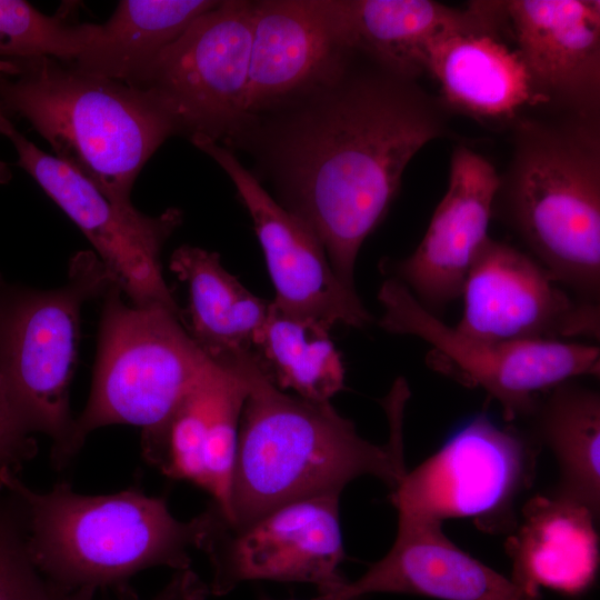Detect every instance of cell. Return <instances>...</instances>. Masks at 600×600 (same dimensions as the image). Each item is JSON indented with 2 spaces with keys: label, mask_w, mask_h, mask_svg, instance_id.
<instances>
[{
  "label": "cell",
  "mask_w": 600,
  "mask_h": 600,
  "mask_svg": "<svg viewBox=\"0 0 600 600\" xmlns=\"http://www.w3.org/2000/svg\"><path fill=\"white\" fill-rule=\"evenodd\" d=\"M374 66L357 73L350 66L333 86L291 107L267 144L278 202L313 231L338 279L354 291L359 251L407 166L448 130L442 103L416 80Z\"/></svg>",
  "instance_id": "obj_1"
},
{
  "label": "cell",
  "mask_w": 600,
  "mask_h": 600,
  "mask_svg": "<svg viewBox=\"0 0 600 600\" xmlns=\"http://www.w3.org/2000/svg\"><path fill=\"white\" fill-rule=\"evenodd\" d=\"M248 393L243 403L226 523L242 528L284 504L340 494L371 476L393 490L407 473L402 426L410 391L398 378L384 398L390 437L363 439L330 402H313L277 388L254 358L232 368Z\"/></svg>",
  "instance_id": "obj_2"
},
{
  "label": "cell",
  "mask_w": 600,
  "mask_h": 600,
  "mask_svg": "<svg viewBox=\"0 0 600 600\" xmlns=\"http://www.w3.org/2000/svg\"><path fill=\"white\" fill-rule=\"evenodd\" d=\"M0 490L17 501L30 559L53 588L112 589L121 600L137 598L129 580L144 569H190L189 551L203 549L217 518L212 503L180 521L164 497L147 496L138 487L84 496L59 482L49 492H37L10 470L0 472Z\"/></svg>",
  "instance_id": "obj_3"
},
{
  "label": "cell",
  "mask_w": 600,
  "mask_h": 600,
  "mask_svg": "<svg viewBox=\"0 0 600 600\" xmlns=\"http://www.w3.org/2000/svg\"><path fill=\"white\" fill-rule=\"evenodd\" d=\"M0 111L22 119L54 157L124 210L141 169L178 126L151 90L49 56L0 59Z\"/></svg>",
  "instance_id": "obj_4"
},
{
  "label": "cell",
  "mask_w": 600,
  "mask_h": 600,
  "mask_svg": "<svg viewBox=\"0 0 600 600\" xmlns=\"http://www.w3.org/2000/svg\"><path fill=\"white\" fill-rule=\"evenodd\" d=\"M498 200L506 223L554 280L599 303L598 120L517 121L514 153Z\"/></svg>",
  "instance_id": "obj_5"
},
{
  "label": "cell",
  "mask_w": 600,
  "mask_h": 600,
  "mask_svg": "<svg viewBox=\"0 0 600 600\" xmlns=\"http://www.w3.org/2000/svg\"><path fill=\"white\" fill-rule=\"evenodd\" d=\"M113 283L102 296L98 353L88 403L74 419V454L101 427L128 424L153 438L213 363L196 344L181 313L134 306Z\"/></svg>",
  "instance_id": "obj_6"
},
{
  "label": "cell",
  "mask_w": 600,
  "mask_h": 600,
  "mask_svg": "<svg viewBox=\"0 0 600 600\" xmlns=\"http://www.w3.org/2000/svg\"><path fill=\"white\" fill-rule=\"evenodd\" d=\"M113 283L116 278L92 251L71 258L67 280L57 289L18 288L0 280V371L27 429L51 439L57 468L74 456L69 389L81 308Z\"/></svg>",
  "instance_id": "obj_7"
},
{
  "label": "cell",
  "mask_w": 600,
  "mask_h": 600,
  "mask_svg": "<svg viewBox=\"0 0 600 600\" xmlns=\"http://www.w3.org/2000/svg\"><path fill=\"white\" fill-rule=\"evenodd\" d=\"M380 327L417 337L433 349L438 370L479 387L501 407L507 421L527 418L540 396L580 377H599L600 349L563 340L490 341L469 337L423 307L390 277L378 292Z\"/></svg>",
  "instance_id": "obj_8"
},
{
  "label": "cell",
  "mask_w": 600,
  "mask_h": 600,
  "mask_svg": "<svg viewBox=\"0 0 600 600\" xmlns=\"http://www.w3.org/2000/svg\"><path fill=\"white\" fill-rule=\"evenodd\" d=\"M539 446L479 413L459 426L391 490L398 517L471 519L486 532L512 531L518 497L534 478Z\"/></svg>",
  "instance_id": "obj_9"
},
{
  "label": "cell",
  "mask_w": 600,
  "mask_h": 600,
  "mask_svg": "<svg viewBox=\"0 0 600 600\" xmlns=\"http://www.w3.org/2000/svg\"><path fill=\"white\" fill-rule=\"evenodd\" d=\"M251 41L252 1H220L161 51L136 87L166 103L179 133L229 143L251 123Z\"/></svg>",
  "instance_id": "obj_10"
},
{
  "label": "cell",
  "mask_w": 600,
  "mask_h": 600,
  "mask_svg": "<svg viewBox=\"0 0 600 600\" xmlns=\"http://www.w3.org/2000/svg\"><path fill=\"white\" fill-rule=\"evenodd\" d=\"M0 133L13 144L16 164L82 231L129 302L139 307L160 304L180 312L160 261L163 244L182 222L179 209L170 208L156 217L121 209L84 176L39 149L1 111Z\"/></svg>",
  "instance_id": "obj_11"
},
{
  "label": "cell",
  "mask_w": 600,
  "mask_h": 600,
  "mask_svg": "<svg viewBox=\"0 0 600 600\" xmlns=\"http://www.w3.org/2000/svg\"><path fill=\"white\" fill-rule=\"evenodd\" d=\"M339 499L323 494L298 500L238 529L218 511L202 549L213 568L210 593L222 596L251 580L311 583L320 593L344 586Z\"/></svg>",
  "instance_id": "obj_12"
},
{
  "label": "cell",
  "mask_w": 600,
  "mask_h": 600,
  "mask_svg": "<svg viewBox=\"0 0 600 600\" xmlns=\"http://www.w3.org/2000/svg\"><path fill=\"white\" fill-rule=\"evenodd\" d=\"M456 328L490 341H599L600 304L561 289L531 254L489 239L466 277Z\"/></svg>",
  "instance_id": "obj_13"
},
{
  "label": "cell",
  "mask_w": 600,
  "mask_h": 600,
  "mask_svg": "<svg viewBox=\"0 0 600 600\" xmlns=\"http://www.w3.org/2000/svg\"><path fill=\"white\" fill-rule=\"evenodd\" d=\"M356 53L338 0L252 1L250 127L266 112L291 108L333 86Z\"/></svg>",
  "instance_id": "obj_14"
},
{
  "label": "cell",
  "mask_w": 600,
  "mask_h": 600,
  "mask_svg": "<svg viewBox=\"0 0 600 600\" xmlns=\"http://www.w3.org/2000/svg\"><path fill=\"white\" fill-rule=\"evenodd\" d=\"M190 140L224 170L247 208L274 287L272 302L329 328L368 326L372 316L357 291L338 279L313 231L274 200L230 149L202 136Z\"/></svg>",
  "instance_id": "obj_15"
},
{
  "label": "cell",
  "mask_w": 600,
  "mask_h": 600,
  "mask_svg": "<svg viewBox=\"0 0 600 600\" xmlns=\"http://www.w3.org/2000/svg\"><path fill=\"white\" fill-rule=\"evenodd\" d=\"M500 184L501 177L483 156L456 148L447 192L422 240L409 257L390 266L391 277L431 312L460 298L468 271L490 239Z\"/></svg>",
  "instance_id": "obj_16"
},
{
  "label": "cell",
  "mask_w": 600,
  "mask_h": 600,
  "mask_svg": "<svg viewBox=\"0 0 600 600\" xmlns=\"http://www.w3.org/2000/svg\"><path fill=\"white\" fill-rule=\"evenodd\" d=\"M510 31L542 104L598 120L600 2L506 1Z\"/></svg>",
  "instance_id": "obj_17"
},
{
  "label": "cell",
  "mask_w": 600,
  "mask_h": 600,
  "mask_svg": "<svg viewBox=\"0 0 600 600\" xmlns=\"http://www.w3.org/2000/svg\"><path fill=\"white\" fill-rule=\"evenodd\" d=\"M341 590L358 599L379 592L439 600L541 599L457 547L442 522L413 517H398L390 550Z\"/></svg>",
  "instance_id": "obj_18"
},
{
  "label": "cell",
  "mask_w": 600,
  "mask_h": 600,
  "mask_svg": "<svg viewBox=\"0 0 600 600\" xmlns=\"http://www.w3.org/2000/svg\"><path fill=\"white\" fill-rule=\"evenodd\" d=\"M338 7L357 53L416 81L424 73V52L434 39L459 31H510L506 1H472L459 9L430 0H338Z\"/></svg>",
  "instance_id": "obj_19"
},
{
  "label": "cell",
  "mask_w": 600,
  "mask_h": 600,
  "mask_svg": "<svg viewBox=\"0 0 600 600\" xmlns=\"http://www.w3.org/2000/svg\"><path fill=\"white\" fill-rule=\"evenodd\" d=\"M596 519L584 507L552 493L529 499L506 542L510 579L534 597L541 588L569 597L586 593L599 569Z\"/></svg>",
  "instance_id": "obj_20"
},
{
  "label": "cell",
  "mask_w": 600,
  "mask_h": 600,
  "mask_svg": "<svg viewBox=\"0 0 600 600\" xmlns=\"http://www.w3.org/2000/svg\"><path fill=\"white\" fill-rule=\"evenodd\" d=\"M423 68L439 83L443 106L478 120L516 121L526 107L542 104L519 51L502 36L443 34L427 47Z\"/></svg>",
  "instance_id": "obj_21"
},
{
  "label": "cell",
  "mask_w": 600,
  "mask_h": 600,
  "mask_svg": "<svg viewBox=\"0 0 600 600\" xmlns=\"http://www.w3.org/2000/svg\"><path fill=\"white\" fill-rule=\"evenodd\" d=\"M169 267L187 284L188 307L181 321L201 351L224 369L256 357L270 301L242 286L217 252L181 246Z\"/></svg>",
  "instance_id": "obj_22"
},
{
  "label": "cell",
  "mask_w": 600,
  "mask_h": 600,
  "mask_svg": "<svg viewBox=\"0 0 600 600\" xmlns=\"http://www.w3.org/2000/svg\"><path fill=\"white\" fill-rule=\"evenodd\" d=\"M213 0H122L103 23H92L90 38L71 62L80 70L137 86L157 57Z\"/></svg>",
  "instance_id": "obj_23"
},
{
  "label": "cell",
  "mask_w": 600,
  "mask_h": 600,
  "mask_svg": "<svg viewBox=\"0 0 600 600\" xmlns=\"http://www.w3.org/2000/svg\"><path fill=\"white\" fill-rule=\"evenodd\" d=\"M529 434L546 446L559 467L552 494L588 509L600 510V394L577 379L567 380L539 397L527 417Z\"/></svg>",
  "instance_id": "obj_24"
},
{
  "label": "cell",
  "mask_w": 600,
  "mask_h": 600,
  "mask_svg": "<svg viewBox=\"0 0 600 600\" xmlns=\"http://www.w3.org/2000/svg\"><path fill=\"white\" fill-rule=\"evenodd\" d=\"M330 328L289 313L270 301L256 344L258 364L280 390L313 402H330L344 388L346 371Z\"/></svg>",
  "instance_id": "obj_25"
},
{
  "label": "cell",
  "mask_w": 600,
  "mask_h": 600,
  "mask_svg": "<svg viewBox=\"0 0 600 600\" xmlns=\"http://www.w3.org/2000/svg\"><path fill=\"white\" fill-rule=\"evenodd\" d=\"M89 22L73 21L69 7L52 16L22 0H0V59L49 56L73 60L86 47Z\"/></svg>",
  "instance_id": "obj_26"
},
{
  "label": "cell",
  "mask_w": 600,
  "mask_h": 600,
  "mask_svg": "<svg viewBox=\"0 0 600 600\" xmlns=\"http://www.w3.org/2000/svg\"><path fill=\"white\" fill-rule=\"evenodd\" d=\"M53 596L54 588L28 553L17 501L9 493L3 498L0 490V600H53Z\"/></svg>",
  "instance_id": "obj_27"
},
{
  "label": "cell",
  "mask_w": 600,
  "mask_h": 600,
  "mask_svg": "<svg viewBox=\"0 0 600 600\" xmlns=\"http://www.w3.org/2000/svg\"><path fill=\"white\" fill-rule=\"evenodd\" d=\"M36 453V440L19 417L0 371V472L18 474Z\"/></svg>",
  "instance_id": "obj_28"
},
{
  "label": "cell",
  "mask_w": 600,
  "mask_h": 600,
  "mask_svg": "<svg viewBox=\"0 0 600 600\" xmlns=\"http://www.w3.org/2000/svg\"><path fill=\"white\" fill-rule=\"evenodd\" d=\"M209 593V586L191 569H186L176 571L166 587L151 600H206ZM53 600H94V593L63 592L54 588Z\"/></svg>",
  "instance_id": "obj_29"
},
{
  "label": "cell",
  "mask_w": 600,
  "mask_h": 600,
  "mask_svg": "<svg viewBox=\"0 0 600 600\" xmlns=\"http://www.w3.org/2000/svg\"><path fill=\"white\" fill-rule=\"evenodd\" d=\"M342 588V587H341ZM341 588H339L336 591L324 592L320 593L318 597L311 599V600H360L358 598H353L344 593ZM262 600H271L268 598H263Z\"/></svg>",
  "instance_id": "obj_30"
},
{
  "label": "cell",
  "mask_w": 600,
  "mask_h": 600,
  "mask_svg": "<svg viewBox=\"0 0 600 600\" xmlns=\"http://www.w3.org/2000/svg\"><path fill=\"white\" fill-rule=\"evenodd\" d=\"M12 178L11 171L8 164L0 160V183H8Z\"/></svg>",
  "instance_id": "obj_31"
}]
</instances>
